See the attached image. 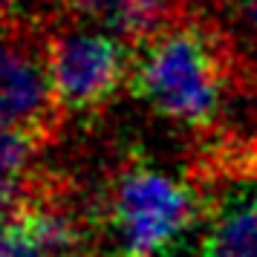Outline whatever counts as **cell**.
Returning a JSON list of instances; mask_svg holds the SVG:
<instances>
[{
    "instance_id": "6da1fadb",
    "label": "cell",
    "mask_w": 257,
    "mask_h": 257,
    "mask_svg": "<svg viewBox=\"0 0 257 257\" xmlns=\"http://www.w3.org/2000/svg\"><path fill=\"white\" fill-rule=\"evenodd\" d=\"M231 81V55L217 26L168 21L136 44L130 90L159 116L185 127H208L220 116Z\"/></svg>"
},
{
    "instance_id": "7a4b0ae2",
    "label": "cell",
    "mask_w": 257,
    "mask_h": 257,
    "mask_svg": "<svg viewBox=\"0 0 257 257\" xmlns=\"http://www.w3.org/2000/svg\"><path fill=\"white\" fill-rule=\"evenodd\" d=\"M110 228L124 257H179L205 237V197L159 168L130 165L110 194Z\"/></svg>"
},
{
    "instance_id": "3957f363",
    "label": "cell",
    "mask_w": 257,
    "mask_h": 257,
    "mask_svg": "<svg viewBox=\"0 0 257 257\" xmlns=\"http://www.w3.org/2000/svg\"><path fill=\"white\" fill-rule=\"evenodd\" d=\"M49 64V35L15 18H0V130L47 133L58 118Z\"/></svg>"
},
{
    "instance_id": "277c9868",
    "label": "cell",
    "mask_w": 257,
    "mask_h": 257,
    "mask_svg": "<svg viewBox=\"0 0 257 257\" xmlns=\"http://www.w3.org/2000/svg\"><path fill=\"white\" fill-rule=\"evenodd\" d=\"M49 64L61 110L87 113L113 98L130 78L133 52L116 32L61 26L49 32Z\"/></svg>"
},
{
    "instance_id": "5b68a950",
    "label": "cell",
    "mask_w": 257,
    "mask_h": 257,
    "mask_svg": "<svg viewBox=\"0 0 257 257\" xmlns=\"http://www.w3.org/2000/svg\"><path fill=\"white\" fill-rule=\"evenodd\" d=\"M202 257H257V171L231 176L205 199Z\"/></svg>"
},
{
    "instance_id": "8992f818",
    "label": "cell",
    "mask_w": 257,
    "mask_h": 257,
    "mask_svg": "<svg viewBox=\"0 0 257 257\" xmlns=\"http://www.w3.org/2000/svg\"><path fill=\"white\" fill-rule=\"evenodd\" d=\"M41 133L32 130H0V217H9L26 202L24 174Z\"/></svg>"
},
{
    "instance_id": "52a82bcc",
    "label": "cell",
    "mask_w": 257,
    "mask_h": 257,
    "mask_svg": "<svg viewBox=\"0 0 257 257\" xmlns=\"http://www.w3.org/2000/svg\"><path fill=\"white\" fill-rule=\"evenodd\" d=\"M104 21L127 44H139L148 35H153L159 26L174 21V3L171 0H116V6L104 15Z\"/></svg>"
},
{
    "instance_id": "ba28073f",
    "label": "cell",
    "mask_w": 257,
    "mask_h": 257,
    "mask_svg": "<svg viewBox=\"0 0 257 257\" xmlns=\"http://www.w3.org/2000/svg\"><path fill=\"white\" fill-rule=\"evenodd\" d=\"M0 257H52L26 220L12 211L9 217H0Z\"/></svg>"
},
{
    "instance_id": "9c48e42d",
    "label": "cell",
    "mask_w": 257,
    "mask_h": 257,
    "mask_svg": "<svg viewBox=\"0 0 257 257\" xmlns=\"http://www.w3.org/2000/svg\"><path fill=\"white\" fill-rule=\"evenodd\" d=\"M64 6H70L75 12H84V15H107L116 0H64Z\"/></svg>"
},
{
    "instance_id": "30bf717a",
    "label": "cell",
    "mask_w": 257,
    "mask_h": 257,
    "mask_svg": "<svg viewBox=\"0 0 257 257\" xmlns=\"http://www.w3.org/2000/svg\"><path fill=\"white\" fill-rule=\"evenodd\" d=\"M234 6L243 12V18L248 21V26L257 32V0H234Z\"/></svg>"
},
{
    "instance_id": "8fae6325",
    "label": "cell",
    "mask_w": 257,
    "mask_h": 257,
    "mask_svg": "<svg viewBox=\"0 0 257 257\" xmlns=\"http://www.w3.org/2000/svg\"><path fill=\"white\" fill-rule=\"evenodd\" d=\"M12 3H18V0H0V9H6V6H12Z\"/></svg>"
}]
</instances>
